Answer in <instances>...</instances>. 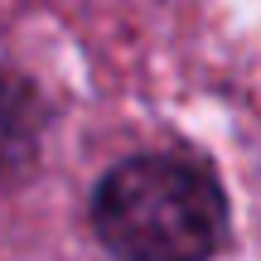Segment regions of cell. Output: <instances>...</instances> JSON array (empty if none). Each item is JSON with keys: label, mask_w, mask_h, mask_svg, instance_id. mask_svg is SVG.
I'll return each mask as SVG.
<instances>
[{"label": "cell", "mask_w": 261, "mask_h": 261, "mask_svg": "<svg viewBox=\"0 0 261 261\" xmlns=\"http://www.w3.org/2000/svg\"><path fill=\"white\" fill-rule=\"evenodd\" d=\"M97 232L121 261H203L227 232V203L213 174L189 160H126L97 189Z\"/></svg>", "instance_id": "cell-1"}, {"label": "cell", "mask_w": 261, "mask_h": 261, "mask_svg": "<svg viewBox=\"0 0 261 261\" xmlns=\"http://www.w3.org/2000/svg\"><path fill=\"white\" fill-rule=\"evenodd\" d=\"M39 136H44V107H39L34 87L0 73V184L19 179L34 165Z\"/></svg>", "instance_id": "cell-2"}]
</instances>
